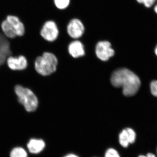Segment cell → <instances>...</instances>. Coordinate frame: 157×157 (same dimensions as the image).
<instances>
[{
	"label": "cell",
	"instance_id": "6da1fadb",
	"mask_svg": "<svg viewBox=\"0 0 157 157\" xmlns=\"http://www.w3.org/2000/svg\"><path fill=\"white\" fill-rule=\"evenodd\" d=\"M110 82L114 87L122 88L123 94L126 97H132L136 94L141 83L140 78L136 74L125 68L115 70L111 75Z\"/></svg>",
	"mask_w": 157,
	"mask_h": 157
},
{
	"label": "cell",
	"instance_id": "7a4b0ae2",
	"mask_svg": "<svg viewBox=\"0 0 157 157\" xmlns=\"http://www.w3.org/2000/svg\"><path fill=\"white\" fill-rule=\"evenodd\" d=\"M14 92L17 101L27 112H32L37 109L39 104L38 98L29 89L17 85L14 87Z\"/></svg>",
	"mask_w": 157,
	"mask_h": 157
},
{
	"label": "cell",
	"instance_id": "3957f363",
	"mask_svg": "<svg viewBox=\"0 0 157 157\" xmlns=\"http://www.w3.org/2000/svg\"><path fill=\"white\" fill-rule=\"evenodd\" d=\"M58 60L53 54L45 52L39 56L35 62V68L37 73L43 76L50 75L56 70Z\"/></svg>",
	"mask_w": 157,
	"mask_h": 157
},
{
	"label": "cell",
	"instance_id": "277c9868",
	"mask_svg": "<svg viewBox=\"0 0 157 157\" xmlns=\"http://www.w3.org/2000/svg\"><path fill=\"white\" fill-rule=\"evenodd\" d=\"M95 52L97 57L103 61L108 60L115 53L110 42L106 41H100L97 43Z\"/></svg>",
	"mask_w": 157,
	"mask_h": 157
},
{
	"label": "cell",
	"instance_id": "5b68a950",
	"mask_svg": "<svg viewBox=\"0 0 157 157\" xmlns=\"http://www.w3.org/2000/svg\"><path fill=\"white\" fill-rule=\"evenodd\" d=\"M59 30L56 23L52 21H46L42 26L40 34L43 39L48 42H53L59 36Z\"/></svg>",
	"mask_w": 157,
	"mask_h": 157
},
{
	"label": "cell",
	"instance_id": "8992f818",
	"mask_svg": "<svg viewBox=\"0 0 157 157\" xmlns=\"http://www.w3.org/2000/svg\"><path fill=\"white\" fill-rule=\"evenodd\" d=\"M136 139L137 133L132 128L124 129L119 135V142L124 148H127L130 144L135 143Z\"/></svg>",
	"mask_w": 157,
	"mask_h": 157
},
{
	"label": "cell",
	"instance_id": "52a82bcc",
	"mask_svg": "<svg viewBox=\"0 0 157 157\" xmlns=\"http://www.w3.org/2000/svg\"><path fill=\"white\" fill-rule=\"evenodd\" d=\"M84 26L80 20L74 18L71 20L68 24L67 31L71 38L78 39L83 35L84 32Z\"/></svg>",
	"mask_w": 157,
	"mask_h": 157
},
{
	"label": "cell",
	"instance_id": "ba28073f",
	"mask_svg": "<svg viewBox=\"0 0 157 157\" xmlns=\"http://www.w3.org/2000/svg\"><path fill=\"white\" fill-rule=\"evenodd\" d=\"M8 67L11 70H23L28 67V61L23 56L18 57L9 56L7 59Z\"/></svg>",
	"mask_w": 157,
	"mask_h": 157
},
{
	"label": "cell",
	"instance_id": "9c48e42d",
	"mask_svg": "<svg viewBox=\"0 0 157 157\" xmlns=\"http://www.w3.org/2000/svg\"><path fill=\"white\" fill-rule=\"evenodd\" d=\"M11 54L10 42L4 35L0 33V67L5 63L7 57Z\"/></svg>",
	"mask_w": 157,
	"mask_h": 157
},
{
	"label": "cell",
	"instance_id": "30bf717a",
	"mask_svg": "<svg viewBox=\"0 0 157 157\" xmlns=\"http://www.w3.org/2000/svg\"><path fill=\"white\" fill-rule=\"evenodd\" d=\"M6 20L13 28L16 36H21L24 35L25 32L24 25L18 17L14 15H9Z\"/></svg>",
	"mask_w": 157,
	"mask_h": 157
},
{
	"label": "cell",
	"instance_id": "8fae6325",
	"mask_svg": "<svg viewBox=\"0 0 157 157\" xmlns=\"http://www.w3.org/2000/svg\"><path fill=\"white\" fill-rule=\"evenodd\" d=\"M68 51L73 58H77L85 55L84 46L81 42L75 41L70 43L68 47Z\"/></svg>",
	"mask_w": 157,
	"mask_h": 157
},
{
	"label": "cell",
	"instance_id": "7c38bea8",
	"mask_svg": "<svg viewBox=\"0 0 157 157\" xmlns=\"http://www.w3.org/2000/svg\"><path fill=\"white\" fill-rule=\"evenodd\" d=\"M45 141L42 139L33 138L30 140L27 144L29 151L33 154L40 153L45 148Z\"/></svg>",
	"mask_w": 157,
	"mask_h": 157
},
{
	"label": "cell",
	"instance_id": "4fadbf2b",
	"mask_svg": "<svg viewBox=\"0 0 157 157\" xmlns=\"http://www.w3.org/2000/svg\"><path fill=\"white\" fill-rule=\"evenodd\" d=\"M1 27L6 36L11 39H13L17 36L13 28L7 20H5L2 22Z\"/></svg>",
	"mask_w": 157,
	"mask_h": 157
},
{
	"label": "cell",
	"instance_id": "5bb4252c",
	"mask_svg": "<svg viewBox=\"0 0 157 157\" xmlns=\"http://www.w3.org/2000/svg\"><path fill=\"white\" fill-rule=\"evenodd\" d=\"M10 157H28V154L22 147H16L11 150Z\"/></svg>",
	"mask_w": 157,
	"mask_h": 157
},
{
	"label": "cell",
	"instance_id": "9a60e30c",
	"mask_svg": "<svg viewBox=\"0 0 157 157\" xmlns=\"http://www.w3.org/2000/svg\"><path fill=\"white\" fill-rule=\"evenodd\" d=\"M56 8L61 10L67 9L70 4V0H54Z\"/></svg>",
	"mask_w": 157,
	"mask_h": 157
},
{
	"label": "cell",
	"instance_id": "2e32d148",
	"mask_svg": "<svg viewBox=\"0 0 157 157\" xmlns=\"http://www.w3.org/2000/svg\"><path fill=\"white\" fill-rule=\"evenodd\" d=\"M105 157H121L118 152L113 148H109L105 152Z\"/></svg>",
	"mask_w": 157,
	"mask_h": 157
},
{
	"label": "cell",
	"instance_id": "e0dca14e",
	"mask_svg": "<svg viewBox=\"0 0 157 157\" xmlns=\"http://www.w3.org/2000/svg\"><path fill=\"white\" fill-rule=\"evenodd\" d=\"M137 2L143 4L146 8H150L152 7L157 0H136Z\"/></svg>",
	"mask_w": 157,
	"mask_h": 157
},
{
	"label": "cell",
	"instance_id": "ac0fdd59",
	"mask_svg": "<svg viewBox=\"0 0 157 157\" xmlns=\"http://www.w3.org/2000/svg\"><path fill=\"white\" fill-rule=\"evenodd\" d=\"M150 89L152 94L157 98V80L151 82L150 84Z\"/></svg>",
	"mask_w": 157,
	"mask_h": 157
},
{
	"label": "cell",
	"instance_id": "d6986e66",
	"mask_svg": "<svg viewBox=\"0 0 157 157\" xmlns=\"http://www.w3.org/2000/svg\"><path fill=\"white\" fill-rule=\"evenodd\" d=\"M137 157H157L156 155L151 152L147 153L145 155H140Z\"/></svg>",
	"mask_w": 157,
	"mask_h": 157
},
{
	"label": "cell",
	"instance_id": "ffe728a7",
	"mask_svg": "<svg viewBox=\"0 0 157 157\" xmlns=\"http://www.w3.org/2000/svg\"><path fill=\"white\" fill-rule=\"evenodd\" d=\"M63 157H79L77 155L74 154H69L66 155Z\"/></svg>",
	"mask_w": 157,
	"mask_h": 157
},
{
	"label": "cell",
	"instance_id": "44dd1931",
	"mask_svg": "<svg viewBox=\"0 0 157 157\" xmlns=\"http://www.w3.org/2000/svg\"><path fill=\"white\" fill-rule=\"evenodd\" d=\"M154 11L157 14V4L155 6Z\"/></svg>",
	"mask_w": 157,
	"mask_h": 157
},
{
	"label": "cell",
	"instance_id": "7402d4cb",
	"mask_svg": "<svg viewBox=\"0 0 157 157\" xmlns=\"http://www.w3.org/2000/svg\"><path fill=\"white\" fill-rule=\"evenodd\" d=\"M155 53L156 55L157 56V45L156 47H155Z\"/></svg>",
	"mask_w": 157,
	"mask_h": 157
},
{
	"label": "cell",
	"instance_id": "603a6c76",
	"mask_svg": "<svg viewBox=\"0 0 157 157\" xmlns=\"http://www.w3.org/2000/svg\"><path fill=\"white\" fill-rule=\"evenodd\" d=\"M156 156L157 157V147L156 148Z\"/></svg>",
	"mask_w": 157,
	"mask_h": 157
}]
</instances>
